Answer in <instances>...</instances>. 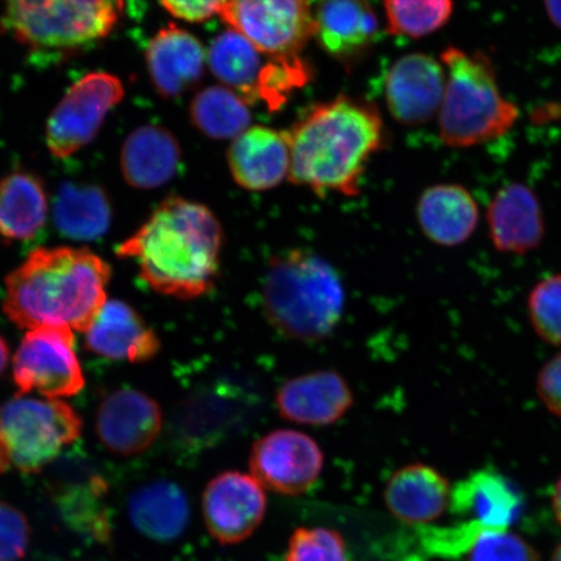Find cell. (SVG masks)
Instances as JSON below:
<instances>
[{"mask_svg": "<svg viewBox=\"0 0 561 561\" xmlns=\"http://www.w3.org/2000/svg\"><path fill=\"white\" fill-rule=\"evenodd\" d=\"M226 234L202 203L170 196L153 209L117 255L138 266L152 290L181 300L207 296L220 276Z\"/></svg>", "mask_w": 561, "mask_h": 561, "instance_id": "obj_1", "label": "cell"}, {"mask_svg": "<svg viewBox=\"0 0 561 561\" xmlns=\"http://www.w3.org/2000/svg\"><path fill=\"white\" fill-rule=\"evenodd\" d=\"M289 180L320 196H355L371 157L388 140L376 105L340 95L312 105L293 124Z\"/></svg>", "mask_w": 561, "mask_h": 561, "instance_id": "obj_2", "label": "cell"}, {"mask_svg": "<svg viewBox=\"0 0 561 561\" xmlns=\"http://www.w3.org/2000/svg\"><path fill=\"white\" fill-rule=\"evenodd\" d=\"M111 268L72 248L38 249L5 279L3 310L23 329L87 332L105 304Z\"/></svg>", "mask_w": 561, "mask_h": 561, "instance_id": "obj_3", "label": "cell"}, {"mask_svg": "<svg viewBox=\"0 0 561 561\" xmlns=\"http://www.w3.org/2000/svg\"><path fill=\"white\" fill-rule=\"evenodd\" d=\"M263 310L280 334L300 342L328 339L345 310L342 279L325 259L308 250L273 256L262 285Z\"/></svg>", "mask_w": 561, "mask_h": 561, "instance_id": "obj_4", "label": "cell"}, {"mask_svg": "<svg viewBox=\"0 0 561 561\" xmlns=\"http://www.w3.org/2000/svg\"><path fill=\"white\" fill-rule=\"evenodd\" d=\"M446 70L444 101L438 112L439 138L451 149H471L501 138L520 116L503 95L490 56L447 46L440 54Z\"/></svg>", "mask_w": 561, "mask_h": 561, "instance_id": "obj_5", "label": "cell"}, {"mask_svg": "<svg viewBox=\"0 0 561 561\" xmlns=\"http://www.w3.org/2000/svg\"><path fill=\"white\" fill-rule=\"evenodd\" d=\"M0 27L31 51L70 56L89 50L121 23L124 0H0Z\"/></svg>", "mask_w": 561, "mask_h": 561, "instance_id": "obj_6", "label": "cell"}, {"mask_svg": "<svg viewBox=\"0 0 561 561\" xmlns=\"http://www.w3.org/2000/svg\"><path fill=\"white\" fill-rule=\"evenodd\" d=\"M82 421L56 399L16 397L0 405V473L39 472L80 437Z\"/></svg>", "mask_w": 561, "mask_h": 561, "instance_id": "obj_7", "label": "cell"}, {"mask_svg": "<svg viewBox=\"0 0 561 561\" xmlns=\"http://www.w3.org/2000/svg\"><path fill=\"white\" fill-rule=\"evenodd\" d=\"M207 67L220 85L249 104L262 102L270 110L279 108L311 79V68L301 56L272 58L230 30L210 42Z\"/></svg>", "mask_w": 561, "mask_h": 561, "instance_id": "obj_8", "label": "cell"}, {"mask_svg": "<svg viewBox=\"0 0 561 561\" xmlns=\"http://www.w3.org/2000/svg\"><path fill=\"white\" fill-rule=\"evenodd\" d=\"M219 15L272 58H296L313 38L311 0H224Z\"/></svg>", "mask_w": 561, "mask_h": 561, "instance_id": "obj_9", "label": "cell"}, {"mask_svg": "<svg viewBox=\"0 0 561 561\" xmlns=\"http://www.w3.org/2000/svg\"><path fill=\"white\" fill-rule=\"evenodd\" d=\"M124 95L123 82L114 75L91 72L82 77L48 118V150L55 158L66 159L83 149L98 136L105 117Z\"/></svg>", "mask_w": 561, "mask_h": 561, "instance_id": "obj_10", "label": "cell"}, {"mask_svg": "<svg viewBox=\"0 0 561 561\" xmlns=\"http://www.w3.org/2000/svg\"><path fill=\"white\" fill-rule=\"evenodd\" d=\"M13 380L23 394L68 398L85 386L75 335L68 328H39L26 333L13 359Z\"/></svg>", "mask_w": 561, "mask_h": 561, "instance_id": "obj_11", "label": "cell"}, {"mask_svg": "<svg viewBox=\"0 0 561 561\" xmlns=\"http://www.w3.org/2000/svg\"><path fill=\"white\" fill-rule=\"evenodd\" d=\"M324 453L306 433L277 430L259 438L251 447V476L273 493L299 496L319 481L324 468Z\"/></svg>", "mask_w": 561, "mask_h": 561, "instance_id": "obj_12", "label": "cell"}, {"mask_svg": "<svg viewBox=\"0 0 561 561\" xmlns=\"http://www.w3.org/2000/svg\"><path fill=\"white\" fill-rule=\"evenodd\" d=\"M265 489L254 477L226 471L207 483L202 495V515L206 529L222 546L240 545L264 522Z\"/></svg>", "mask_w": 561, "mask_h": 561, "instance_id": "obj_13", "label": "cell"}, {"mask_svg": "<svg viewBox=\"0 0 561 561\" xmlns=\"http://www.w3.org/2000/svg\"><path fill=\"white\" fill-rule=\"evenodd\" d=\"M446 89L440 60L423 53L401 56L385 79V101L390 115L403 126H420L438 116Z\"/></svg>", "mask_w": 561, "mask_h": 561, "instance_id": "obj_14", "label": "cell"}, {"mask_svg": "<svg viewBox=\"0 0 561 561\" xmlns=\"http://www.w3.org/2000/svg\"><path fill=\"white\" fill-rule=\"evenodd\" d=\"M313 23L322 50L348 69L367 58L380 31L369 0H319Z\"/></svg>", "mask_w": 561, "mask_h": 561, "instance_id": "obj_15", "label": "cell"}, {"mask_svg": "<svg viewBox=\"0 0 561 561\" xmlns=\"http://www.w3.org/2000/svg\"><path fill=\"white\" fill-rule=\"evenodd\" d=\"M163 430V411L156 399L136 389H121L103 399L96 433L110 451L121 456L144 453Z\"/></svg>", "mask_w": 561, "mask_h": 561, "instance_id": "obj_16", "label": "cell"}, {"mask_svg": "<svg viewBox=\"0 0 561 561\" xmlns=\"http://www.w3.org/2000/svg\"><path fill=\"white\" fill-rule=\"evenodd\" d=\"M489 238L501 254L525 255L542 244L546 221L541 202L523 182H508L488 207Z\"/></svg>", "mask_w": 561, "mask_h": 561, "instance_id": "obj_17", "label": "cell"}, {"mask_svg": "<svg viewBox=\"0 0 561 561\" xmlns=\"http://www.w3.org/2000/svg\"><path fill=\"white\" fill-rule=\"evenodd\" d=\"M353 404V390L335 370H316L290 378L276 394L279 416L300 425H333Z\"/></svg>", "mask_w": 561, "mask_h": 561, "instance_id": "obj_18", "label": "cell"}, {"mask_svg": "<svg viewBox=\"0 0 561 561\" xmlns=\"http://www.w3.org/2000/svg\"><path fill=\"white\" fill-rule=\"evenodd\" d=\"M231 178L250 192L271 191L289 179L291 152L287 131L251 125L231 140L228 153Z\"/></svg>", "mask_w": 561, "mask_h": 561, "instance_id": "obj_19", "label": "cell"}, {"mask_svg": "<svg viewBox=\"0 0 561 561\" xmlns=\"http://www.w3.org/2000/svg\"><path fill=\"white\" fill-rule=\"evenodd\" d=\"M146 66L158 94L170 100L198 85L206 73L207 50L194 34L171 24L147 45Z\"/></svg>", "mask_w": 561, "mask_h": 561, "instance_id": "obj_20", "label": "cell"}, {"mask_svg": "<svg viewBox=\"0 0 561 561\" xmlns=\"http://www.w3.org/2000/svg\"><path fill=\"white\" fill-rule=\"evenodd\" d=\"M453 514L485 530H507L524 510V496L508 477L493 468H483L451 489Z\"/></svg>", "mask_w": 561, "mask_h": 561, "instance_id": "obj_21", "label": "cell"}, {"mask_svg": "<svg viewBox=\"0 0 561 561\" xmlns=\"http://www.w3.org/2000/svg\"><path fill=\"white\" fill-rule=\"evenodd\" d=\"M85 333L91 353L108 359L147 363L161 348L157 332L135 308L122 300L105 301Z\"/></svg>", "mask_w": 561, "mask_h": 561, "instance_id": "obj_22", "label": "cell"}, {"mask_svg": "<svg viewBox=\"0 0 561 561\" xmlns=\"http://www.w3.org/2000/svg\"><path fill=\"white\" fill-rule=\"evenodd\" d=\"M451 489L438 469L424 462H412L392 473L386 482L383 500L399 522L423 525L445 514Z\"/></svg>", "mask_w": 561, "mask_h": 561, "instance_id": "obj_23", "label": "cell"}, {"mask_svg": "<svg viewBox=\"0 0 561 561\" xmlns=\"http://www.w3.org/2000/svg\"><path fill=\"white\" fill-rule=\"evenodd\" d=\"M416 217L427 240L442 248H456L471 240L479 227L480 210L471 192L448 182L421 193Z\"/></svg>", "mask_w": 561, "mask_h": 561, "instance_id": "obj_24", "label": "cell"}, {"mask_svg": "<svg viewBox=\"0 0 561 561\" xmlns=\"http://www.w3.org/2000/svg\"><path fill=\"white\" fill-rule=\"evenodd\" d=\"M181 159V146L173 133L164 126L147 124L126 138L121 165L131 187L152 191L173 180Z\"/></svg>", "mask_w": 561, "mask_h": 561, "instance_id": "obj_25", "label": "cell"}, {"mask_svg": "<svg viewBox=\"0 0 561 561\" xmlns=\"http://www.w3.org/2000/svg\"><path fill=\"white\" fill-rule=\"evenodd\" d=\"M129 520L136 530L156 542H173L191 523V503L185 491L170 480H157L133 491Z\"/></svg>", "mask_w": 561, "mask_h": 561, "instance_id": "obj_26", "label": "cell"}, {"mask_svg": "<svg viewBox=\"0 0 561 561\" xmlns=\"http://www.w3.org/2000/svg\"><path fill=\"white\" fill-rule=\"evenodd\" d=\"M73 477L67 471V479L60 482L56 504L62 520L79 535L105 543L111 538V517L105 503L107 483L85 466L69 465Z\"/></svg>", "mask_w": 561, "mask_h": 561, "instance_id": "obj_27", "label": "cell"}, {"mask_svg": "<svg viewBox=\"0 0 561 561\" xmlns=\"http://www.w3.org/2000/svg\"><path fill=\"white\" fill-rule=\"evenodd\" d=\"M48 201L44 182L32 172H13L0 181V238L31 241L46 226Z\"/></svg>", "mask_w": 561, "mask_h": 561, "instance_id": "obj_28", "label": "cell"}, {"mask_svg": "<svg viewBox=\"0 0 561 561\" xmlns=\"http://www.w3.org/2000/svg\"><path fill=\"white\" fill-rule=\"evenodd\" d=\"M54 221L59 233L69 240H100L111 227L110 195L94 184L65 182L55 196Z\"/></svg>", "mask_w": 561, "mask_h": 561, "instance_id": "obj_29", "label": "cell"}, {"mask_svg": "<svg viewBox=\"0 0 561 561\" xmlns=\"http://www.w3.org/2000/svg\"><path fill=\"white\" fill-rule=\"evenodd\" d=\"M191 121L202 135L213 139L233 140L251 126L250 104L222 85L199 91L191 104Z\"/></svg>", "mask_w": 561, "mask_h": 561, "instance_id": "obj_30", "label": "cell"}, {"mask_svg": "<svg viewBox=\"0 0 561 561\" xmlns=\"http://www.w3.org/2000/svg\"><path fill=\"white\" fill-rule=\"evenodd\" d=\"M388 32L409 38H424L451 20L454 0H382Z\"/></svg>", "mask_w": 561, "mask_h": 561, "instance_id": "obj_31", "label": "cell"}, {"mask_svg": "<svg viewBox=\"0 0 561 561\" xmlns=\"http://www.w3.org/2000/svg\"><path fill=\"white\" fill-rule=\"evenodd\" d=\"M533 331L547 345L561 347V273L539 279L526 300Z\"/></svg>", "mask_w": 561, "mask_h": 561, "instance_id": "obj_32", "label": "cell"}, {"mask_svg": "<svg viewBox=\"0 0 561 561\" xmlns=\"http://www.w3.org/2000/svg\"><path fill=\"white\" fill-rule=\"evenodd\" d=\"M285 561H354L345 538L325 526H300L287 542Z\"/></svg>", "mask_w": 561, "mask_h": 561, "instance_id": "obj_33", "label": "cell"}, {"mask_svg": "<svg viewBox=\"0 0 561 561\" xmlns=\"http://www.w3.org/2000/svg\"><path fill=\"white\" fill-rule=\"evenodd\" d=\"M507 530L482 531L467 561H539L535 547Z\"/></svg>", "mask_w": 561, "mask_h": 561, "instance_id": "obj_34", "label": "cell"}, {"mask_svg": "<svg viewBox=\"0 0 561 561\" xmlns=\"http://www.w3.org/2000/svg\"><path fill=\"white\" fill-rule=\"evenodd\" d=\"M31 541V526L23 512L0 502V561H19Z\"/></svg>", "mask_w": 561, "mask_h": 561, "instance_id": "obj_35", "label": "cell"}, {"mask_svg": "<svg viewBox=\"0 0 561 561\" xmlns=\"http://www.w3.org/2000/svg\"><path fill=\"white\" fill-rule=\"evenodd\" d=\"M536 390L545 409L561 419V353L553 355L539 369Z\"/></svg>", "mask_w": 561, "mask_h": 561, "instance_id": "obj_36", "label": "cell"}, {"mask_svg": "<svg viewBox=\"0 0 561 561\" xmlns=\"http://www.w3.org/2000/svg\"><path fill=\"white\" fill-rule=\"evenodd\" d=\"M174 19L186 23H205L219 15L224 0H159Z\"/></svg>", "mask_w": 561, "mask_h": 561, "instance_id": "obj_37", "label": "cell"}, {"mask_svg": "<svg viewBox=\"0 0 561 561\" xmlns=\"http://www.w3.org/2000/svg\"><path fill=\"white\" fill-rule=\"evenodd\" d=\"M543 5L547 18L561 32V0H543Z\"/></svg>", "mask_w": 561, "mask_h": 561, "instance_id": "obj_38", "label": "cell"}, {"mask_svg": "<svg viewBox=\"0 0 561 561\" xmlns=\"http://www.w3.org/2000/svg\"><path fill=\"white\" fill-rule=\"evenodd\" d=\"M552 508L553 514H556L557 520L561 525V476L556 483V488H553L552 493Z\"/></svg>", "mask_w": 561, "mask_h": 561, "instance_id": "obj_39", "label": "cell"}, {"mask_svg": "<svg viewBox=\"0 0 561 561\" xmlns=\"http://www.w3.org/2000/svg\"><path fill=\"white\" fill-rule=\"evenodd\" d=\"M10 359V348L7 345V342L3 340V336L0 335V375L3 374L7 368V364H9Z\"/></svg>", "mask_w": 561, "mask_h": 561, "instance_id": "obj_40", "label": "cell"}, {"mask_svg": "<svg viewBox=\"0 0 561 561\" xmlns=\"http://www.w3.org/2000/svg\"><path fill=\"white\" fill-rule=\"evenodd\" d=\"M551 561H561V542L557 546L556 551H553Z\"/></svg>", "mask_w": 561, "mask_h": 561, "instance_id": "obj_41", "label": "cell"}]
</instances>
